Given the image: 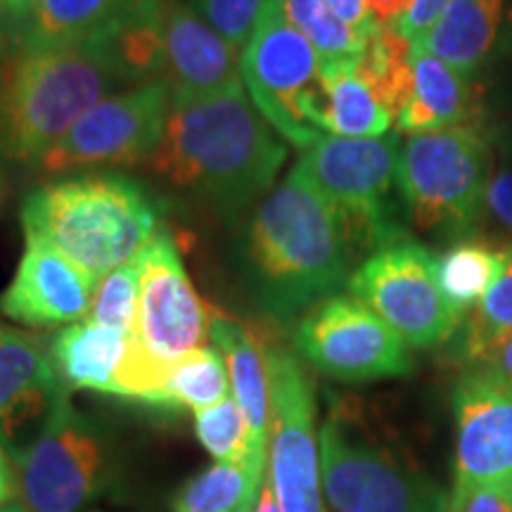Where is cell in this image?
<instances>
[{"instance_id":"cell-30","label":"cell","mask_w":512,"mask_h":512,"mask_svg":"<svg viewBox=\"0 0 512 512\" xmlns=\"http://www.w3.org/2000/svg\"><path fill=\"white\" fill-rule=\"evenodd\" d=\"M290 22L309 38L320 62L358 60L368 46V38L344 24L325 0H283Z\"/></svg>"},{"instance_id":"cell-28","label":"cell","mask_w":512,"mask_h":512,"mask_svg":"<svg viewBox=\"0 0 512 512\" xmlns=\"http://www.w3.org/2000/svg\"><path fill=\"white\" fill-rule=\"evenodd\" d=\"M264 472H254L240 463L209 465L181 486L174 512H235L247 496L259 491Z\"/></svg>"},{"instance_id":"cell-2","label":"cell","mask_w":512,"mask_h":512,"mask_svg":"<svg viewBox=\"0 0 512 512\" xmlns=\"http://www.w3.org/2000/svg\"><path fill=\"white\" fill-rule=\"evenodd\" d=\"M354 259L342 216L299 166L256 204L242 235L249 290L278 320L337 294L354 273Z\"/></svg>"},{"instance_id":"cell-41","label":"cell","mask_w":512,"mask_h":512,"mask_svg":"<svg viewBox=\"0 0 512 512\" xmlns=\"http://www.w3.org/2000/svg\"><path fill=\"white\" fill-rule=\"evenodd\" d=\"M252 512H280V505H278V501H275L273 484H271V479H268V472H264V477H261L259 494H256V498H254Z\"/></svg>"},{"instance_id":"cell-10","label":"cell","mask_w":512,"mask_h":512,"mask_svg":"<svg viewBox=\"0 0 512 512\" xmlns=\"http://www.w3.org/2000/svg\"><path fill=\"white\" fill-rule=\"evenodd\" d=\"M245 91L275 133L306 150L320 136V57L287 19L283 0H266L240 57Z\"/></svg>"},{"instance_id":"cell-11","label":"cell","mask_w":512,"mask_h":512,"mask_svg":"<svg viewBox=\"0 0 512 512\" xmlns=\"http://www.w3.org/2000/svg\"><path fill=\"white\" fill-rule=\"evenodd\" d=\"M347 287L415 349L448 342L465 320L441 292L437 256L408 235L370 252L349 275Z\"/></svg>"},{"instance_id":"cell-39","label":"cell","mask_w":512,"mask_h":512,"mask_svg":"<svg viewBox=\"0 0 512 512\" xmlns=\"http://www.w3.org/2000/svg\"><path fill=\"white\" fill-rule=\"evenodd\" d=\"M325 3L344 24H349L361 36L370 38V34L377 29L373 15H370L368 0H325Z\"/></svg>"},{"instance_id":"cell-36","label":"cell","mask_w":512,"mask_h":512,"mask_svg":"<svg viewBox=\"0 0 512 512\" xmlns=\"http://www.w3.org/2000/svg\"><path fill=\"white\" fill-rule=\"evenodd\" d=\"M448 3H451V0H413L411 10H408V15L403 17L399 24H396V29H399L411 43L420 41V38L437 24V19L444 15Z\"/></svg>"},{"instance_id":"cell-34","label":"cell","mask_w":512,"mask_h":512,"mask_svg":"<svg viewBox=\"0 0 512 512\" xmlns=\"http://www.w3.org/2000/svg\"><path fill=\"white\" fill-rule=\"evenodd\" d=\"M448 512H512V486L456 482Z\"/></svg>"},{"instance_id":"cell-25","label":"cell","mask_w":512,"mask_h":512,"mask_svg":"<svg viewBox=\"0 0 512 512\" xmlns=\"http://www.w3.org/2000/svg\"><path fill=\"white\" fill-rule=\"evenodd\" d=\"M505 264V245L496 247L491 240L467 235L453 242L437 256V280L441 292L460 316H467L486 290L496 283Z\"/></svg>"},{"instance_id":"cell-31","label":"cell","mask_w":512,"mask_h":512,"mask_svg":"<svg viewBox=\"0 0 512 512\" xmlns=\"http://www.w3.org/2000/svg\"><path fill=\"white\" fill-rule=\"evenodd\" d=\"M195 434L214 463H240L247 467L249 430L233 396L195 413Z\"/></svg>"},{"instance_id":"cell-1","label":"cell","mask_w":512,"mask_h":512,"mask_svg":"<svg viewBox=\"0 0 512 512\" xmlns=\"http://www.w3.org/2000/svg\"><path fill=\"white\" fill-rule=\"evenodd\" d=\"M287 147L256 112L245 86L200 100H171L147 171L183 200L233 223L275 188Z\"/></svg>"},{"instance_id":"cell-24","label":"cell","mask_w":512,"mask_h":512,"mask_svg":"<svg viewBox=\"0 0 512 512\" xmlns=\"http://www.w3.org/2000/svg\"><path fill=\"white\" fill-rule=\"evenodd\" d=\"M143 0H41L22 41L12 48H48L79 43L107 31Z\"/></svg>"},{"instance_id":"cell-35","label":"cell","mask_w":512,"mask_h":512,"mask_svg":"<svg viewBox=\"0 0 512 512\" xmlns=\"http://www.w3.org/2000/svg\"><path fill=\"white\" fill-rule=\"evenodd\" d=\"M484 216L491 226L512 238V159L491 171L484 192Z\"/></svg>"},{"instance_id":"cell-37","label":"cell","mask_w":512,"mask_h":512,"mask_svg":"<svg viewBox=\"0 0 512 512\" xmlns=\"http://www.w3.org/2000/svg\"><path fill=\"white\" fill-rule=\"evenodd\" d=\"M38 5H41V0H0V15H3L5 31H8V41L15 46L34 22Z\"/></svg>"},{"instance_id":"cell-42","label":"cell","mask_w":512,"mask_h":512,"mask_svg":"<svg viewBox=\"0 0 512 512\" xmlns=\"http://www.w3.org/2000/svg\"><path fill=\"white\" fill-rule=\"evenodd\" d=\"M491 136H494V145L501 150V155L505 159H512V121L496 128V131H491Z\"/></svg>"},{"instance_id":"cell-47","label":"cell","mask_w":512,"mask_h":512,"mask_svg":"<svg viewBox=\"0 0 512 512\" xmlns=\"http://www.w3.org/2000/svg\"><path fill=\"white\" fill-rule=\"evenodd\" d=\"M3 192H5V174L3 169H0V200H3Z\"/></svg>"},{"instance_id":"cell-6","label":"cell","mask_w":512,"mask_h":512,"mask_svg":"<svg viewBox=\"0 0 512 512\" xmlns=\"http://www.w3.org/2000/svg\"><path fill=\"white\" fill-rule=\"evenodd\" d=\"M494 136L484 124L415 133L401 143L396 192L422 233L467 238L484 219Z\"/></svg>"},{"instance_id":"cell-27","label":"cell","mask_w":512,"mask_h":512,"mask_svg":"<svg viewBox=\"0 0 512 512\" xmlns=\"http://www.w3.org/2000/svg\"><path fill=\"white\" fill-rule=\"evenodd\" d=\"M411 48L413 43L396 27H377L356 60L358 76L394 114V121L411 93Z\"/></svg>"},{"instance_id":"cell-9","label":"cell","mask_w":512,"mask_h":512,"mask_svg":"<svg viewBox=\"0 0 512 512\" xmlns=\"http://www.w3.org/2000/svg\"><path fill=\"white\" fill-rule=\"evenodd\" d=\"M114 467L107 437L64 396L15 451L17 498L27 512H86Z\"/></svg>"},{"instance_id":"cell-46","label":"cell","mask_w":512,"mask_h":512,"mask_svg":"<svg viewBox=\"0 0 512 512\" xmlns=\"http://www.w3.org/2000/svg\"><path fill=\"white\" fill-rule=\"evenodd\" d=\"M0 512H27L19 503H8V505H0Z\"/></svg>"},{"instance_id":"cell-4","label":"cell","mask_w":512,"mask_h":512,"mask_svg":"<svg viewBox=\"0 0 512 512\" xmlns=\"http://www.w3.org/2000/svg\"><path fill=\"white\" fill-rule=\"evenodd\" d=\"M22 228L53 242L100 283L155 238L159 209L133 178L81 174L31 190L22 204Z\"/></svg>"},{"instance_id":"cell-44","label":"cell","mask_w":512,"mask_h":512,"mask_svg":"<svg viewBox=\"0 0 512 512\" xmlns=\"http://www.w3.org/2000/svg\"><path fill=\"white\" fill-rule=\"evenodd\" d=\"M5 53H8V31H5L3 15H0V62H3Z\"/></svg>"},{"instance_id":"cell-3","label":"cell","mask_w":512,"mask_h":512,"mask_svg":"<svg viewBox=\"0 0 512 512\" xmlns=\"http://www.w3.org/2000/svg\"><path fill=\"white\" fill-rule=\"evenodd\" d=\"M136 86L102 36L12 48L0 62V155L31 166L91 107Z\"/></svg>"},{"instance_id":"cell-38","label":"cell","mask_w":512,"mask_h":512,"mask_svg":"<svg viewBox=\"0 0 512 512\" xmlns=\"http://www.w3.org/2000/svg\"><path fill=\"white\" fill-rule=\"evenodd\" d=\"M467 368L486 370V373L498 377V380H501L503 384H508V387L512 389V335L501 339V342L494 344L491 349H486L484 354Z\"/></svg>"},{"instance_id":"cell-45","label":"cell","mask_w":512,"mask_h":512,"mask_svg":"<svg viewBox=\"0 0 512 512\" xmlns=\"http://www.w3.org/2000/svg\"><path fill=\"white\" fill-rule=\"evenodd\" d=\"M256 494H259V491H256ZM256 494H252V496H247L245 501H242V505L235 512H252V505H254V498H256Z\"/></svg>"},{"instance_id":"cell-43","label":"cell","mask_w":512,"mask_h":512,"mask_svg":"<svg viewBox=\"0 0 512 512\" xmlns=\"http://www.w3.org/2000/svg\"><path fill=\"white\" fill-rule=\"evenodd\" d=\"M501 48L503 50H512V8L508 12V17H505L503 22V29H501Z\"/></svg>"},{"instance_id":"cell-20","label":"cell","mask_w":512,"mask_h":512,"mask_svg":"<svg viewBox=\"0 0 512 512\" xmlns=\"http://www.w3.org/2000/svg\"><path fill=\"white\" fill-rule=\"evenodd\" d=\"M209 339L226 358L230 396L247 420V467L264 472L268 465V432H271V389H268L264 344L245 323L216 309H211Z\"/></svg>"},{"instance_id":"cell-19","label":"cell","mask_w":512,"mask_h":512,"mask_svg":"<svg viewBox=\"0 0 512 512\" xmlns=\"http://www.w3.org/2000/svg\"><path fill=\"white\" fill-rule=\"evenodd\" d=\"M482 117L484 100L479 83L413 43L411 93L396 114V131L415 136L482 124Z\"/></svg>"},{"instance_id":"cell-7","label":"cell","mask_w":512,"mask_h":512,"mask_svg":"<svg viewBox=\"0 0 512 512\" xmlns=\"http://www.w3.org/2000/svg\"><path fill=\"white\" fill-rule=\"evenodd\" d=\"M323 498L335 512H448L451 494L332 408L318 434Z\"/></svg>"},{"instance_id":"cell-22","label":"cell","mask_w":512,"mask_h":512,"mask_svg":"<svg viewBox=\"0 0 512 512\" xmlns=\"http://www.w3.org/2000/svg\"><path fill=\"white\" fill-rule=\"evenodd\" d=\"M126 332L81 320L67 325L50 339V358L55 373L67 392H88L114 396V382L128 349Z\"/></svg>"},{"instance_id":"cell-26","label":"cell","mask_w":512,"mask_h":512,"mask_svg":"<svg viewBox=\"0 0 512 512\" xmlns=\"http://www.w3.org/2000/svg\"><path fill=\"white\" fill-rule=\"evenodd\" d=\"M228 396L230 377L226 358L211 344L195 349L171 366L152 406L166 411L190 408L192 413H200Z\"/></svg>"},{"instance_id":"cell-14","label":"cell","mask_w":512,"mask_h":512,"mask_svg":"<svg viewBox=\"0 0 512 512\" xmlns=\"http://www.w3.org/2000/svg\"><path fill=\"white\" fill-rule=\"evenodd\" d=\"M294 344L309 366L337 382H380L413 370L408 344L347 294H332L306 309L294 330Z\"/></svg>"},{"instance_id":"cell-8","label":"cell","mask_w":512,"mask_h":512,"mask_svg":"<svg viewBox=\"0 0 512 512\" xmlns=\"http://www.w3.org/2000/svg\"><path fill=\"white\" fill-rule=\"evenodd\" d=\"M399 136V131L380 138H339L325 133L306 147L297 162L339 211L356 254H370L406 238L394 221L392 204L401 152Z\"/></svg>"},{"instance_id":"cell-23","label":"cell","mask_w":512,"mask_h":512,"mask_svg":"<svg viewBox=\"0 0 512 512\" xmlns=\"http://www.w3.org/2000/svg\"><path fill=\"white\" fill-rule=\"evenodd\" d=\"M394 114L356 72V60L320 62L318 128L339 138L387 136Z\"/></svg>"},{"instance_id":"cell-33","label":"cell","mask_w":512,"mask_h":512,"mask_svg":"<svg viewBox=\"0 0 512 512\" xmlns=\"http://www.w3.org/2000/svg\"><path fill=\"white\" fill-rule=\"evenodd\" d=\"M190 3L240 53L266 8V0H190Z\"/></svg>"},{"instance_id":"cell-40","label":"cell","mask_w":512,"mask_h":512,"mask_svg":"<svg viewBox=\"0 0 512 512\" xmlns=\"http://www.w3.org/2000/svg\"><path fill=\"white\" fill-rule=\"evenodd\" d=\"M15 496H17L15 470H12L8 458H5V451L0 448V505H8Z\"/></svg>"},{"instance_id":"cell-29","label":"cell","mask_w":512,"mask_h":512,"mask_svg":"<svg viewBox=\"0 0 512 512\" xmlns=\"http://www.w3.org/2000/svg\"><path fill=\"white\" fill-rule=\"evenodd\" d=\"M512 335V245H505V264L496 283L486 290L479 304L467 313L460 358L472 366L486 349Z\"/></svg>"},{"instance_id":"cell-15","label":"cell","mask_w":512,"mask_h":512,"mask_svg":"<svg viewBox=\"0 0 512 512\" xmlns=\"http://www.w3.org/2000/svg\"><path fill=\"white\" fill-rule=\"evenodd\" d=\"M98 280L76 266L53 242L24 233V252L0 294V316L31 330L81 323L91 311Z\"/></svg>"},{"instance_id":"cell-21","label":"cell","mask_w":512,"mask_h":512,"mask_svg":"<svg viewBox=\"0 0 512 512\" xmlns=\"http://www.w3.org/2000/svg\"><path fill=\"white\" fill-rule=\"evenodd\" d=\"M508 0H451L415 46L475 79L501 38Z\"/></svg>"},{"instance_id":"cell-18","label":"cell","mask_w":512,"mask_h":512,"mask_svg":"<svg viewBox=\"0 0 512 512\" xmlns=\"http://www.w3.org/2000/svg\"><path fill=\"white\" fill-rule=\"evenodd\" d=\"M69 396L50 358V342L0 323V444L17 451L29 427Z\"/></svg>"},{"instance_id":"cell-13","label":"cell","mask_w":512,"mask_h":512,"mask_svg":"<svg viewBox=\"0 0 512 512\" xmlns=\"http://www.w3.org/2000/svg\"><path fill=\"white\" fill-rule=\"evenodd\" d=\"M271 432L268 479L280 512H325L316 437V396L297 354L283 344H264Z\"/></svg>"},{"instance_id":"cell-17","label":"cell","mask_w":512,"mask_h":512,"mask_svg":"<svg viewBox=\"0 0 512 512\" xmlns=\"http://www.w3.org/2000/svg\"><path fill=\"white\" fill-rule=\"evenodd\" d=\"M162 3L164 79L171 100L211 98L245 86L240 74L242 53L204 19L190 0Z\"/></svg>"},{"instance_id":"cell-16","label":"cell","mask_w":512,"mask_h":512,"mask_svg":"<svg viewBox=\"0 0 512 512\" xmlns=\"http://www.w3.org/2000/svg\"><path fill=\"white\" fill-rule=\"evenodd\" d=\"M456 482L512 486V389L467 368L456 396Z\"/></svg>"},{"instance_id":"cell-12","label":"cell","mask_w":512,"mask_h":512,"mask_svg":"<svg viewBox=\"0 0 512 512\" xmlns=\"http://www.w3.org/2000/svg\"><path fill=\"white\" fill-rule=\"evenodd\" d=\"M171 86L152 79L128 86L91 107L36 164L48 176L145 164L164 136Z\"/></svg>"},{"instance_id":"cell-5","label":"cell","mask_w":512,"mask_h":512,"mask_svg":"<svg viewBox=\"0 0 512 512\" xmlns=\"http://www.w3.org/2000/svg\"><path fill=\"white\" fill-rule=\"evenodd\" d=\"M138 316L114 396L152 406L174 363L207 347L211 309L197 294L171 233L159 228L138 254Z\"/></svg>"},{"instance_id":"cell-32","label":"cell","mask_w":512,"mask_h":512,"mask_svg":"<svg viewBox=\"0 0 512 512\" xmlns=\"http://www.w3.org/2000/svg\"><path fill=\"white\" fill-rule=\"evenodd\" d=\"M138 292L140 264L136 256L100 280L86 320L131 335L138 316Z\"/></svg>"}]
</instances>
